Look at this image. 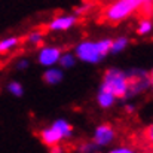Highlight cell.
I'll use <instances>...</instances> for the list:
<instances>
[{
    "instance_id": "cell-3",
    "label": "cell",
    "mask_w": 153,
    "mask_h": 153,
    "mask_svg": "<svg viewBox=\"0 0 153 153\" xmlns=\"http://www.w3.org/2000/svg\"><path fill=\"white\" fill-rule=\"evenodd\" d=\"M42 143L48 147H51L53 144H59L61 141L70 140L73 137V126L68 123L67 119H55L49 126L43 128L39 134Z\"/></svg>"
},
{
    "instance_id": "cell-24",
    "label": "cell",
    "mask_w": 153,
    "mask_h": 153,
    "mask_svg": "<svg viewBox=\"0 0 153 153\" xmlns=\"http://www.w3.org/2000/svg\"><path fill=\"white\" fill-rule=\"evenodd\" d=\"M149 80H150V88L153 89V68H152V71L149 73Z\"/></svg>"
},
{
    "instance_id": "cell-20",
    "label": "cell",
    "mask_w": 153,
    "mask_h": 153,
    "mask_svg": "<svg viewBox=\"0 0 153 153\" xmlns=\"http://www.w3.org/2000/svg\"><path fill=\"white\" fill-rule=\"evenodd\" d=\"M89 4H86V3H83V4H80V6H77L76 9H74V15H83V13H86L88 10H89Z\"/></svg>"
},
{
    "instance_id": "cell-11",
    "label": "cell",
    "mask_w": 153,
    "mask_h": 153,
    "mask_svg": "<svg viewBox=\"0 0 153 153\" xmlns=\"http://www.w3.org/2000/svg\"><path fill=\"white\" fill-rule=\"evenodd\" d=\"M77 62V58L74 55V52H61V56H59V61H58V65L62 68V70H70L76 65Z\"/></svg>"
},
{
    "instance_id": "cell-15",
    "label": "cell",
    "mask_w": 153,
    "mask_h": 153,
    "mask_svg": "<svg viewBox=\"0 0 153 153\" xmlns=\"http://www.w3.org/2000/svg\"><path fill=\"white\" fill-rule=\"evenodd\" d=\"M6 89H7V92L12 95V97H22L24 95V86L19 83V82H16V80H12V82H9L7 83V86H6Z\"/></svg>"
},
{
    "instance_id": "cell-7",
    "label": "cell",
    "mask_w": 153,
    "mask_h": 153,
    "mask_svg": "<svg viewBox=\"0 0 153 153\" xmlns=\"http://www.w3.org/2000/svg\"><path fill=\"white\" fill-rule=\"evenodd\" d=\"M61 49L58 46H51V45H46V46H42L39 52H37V62L48 68V67H53V65H58V61H59V56H61Z\"/></svg>"
},
{
    "instance_id": "cell-16",
    "label": "cell",
    "mask_w": 153,
    "mask_h": 153,
    "mask_svg": "<svg viewBox=\"0 0 153 153\" xmlns=\"http://www.w3.org/2000/svg\"><path fill=\"white\" fill-rule=\"evenodd\" d=\"M153 31V22L150 19H141L140 22H138V27H137V33L140 34V36H147V34H150Z\"/></svg>"
},
{
    "instance_id": "cell-2",
    "label": "cell",
    "mask_w": 153,
    "mask_h": 153,
    "mask_svg": "<svg viewBox=\"0 0 153 153\" xmlns=\"http://www.w3.org/2000/svg\"><path fill=\"white\" fill-rule=\"evenodd\" d=\"M100 88L107 89L116 98H126L128 97V92H129V79H128V74L125 71H122L120 68L111 67V68H108L104 73Z\"/></svg>"
},
{
    "instance_id": "cell-13",
    "label": "cell",
    "mask_w": 153,
    "mask_h": 153,
    "mask_svg": "<svg viewBox=\"0 0 153 153\" xmlns=\"http://www.w3.org/2000/svg\"><path fill=\"white\" fill-rule=\"evenodd\" d=\"M18 45H19V37H16V36L4 37L0 40V53H7V52L13 51Z\"/></svg>"
},
{
    "instance_id": "cell-1",
    "label": "cell",
    "mask_w": 153,
    "mask_h": 153,
    "mask_svg": "<svg viewBox=\"0 0 153 153\" xmlns=\"http://www.w3.org/2000/svg\"><path fill=\"white\" fill-rule=\"evenodd\" d=\"M110 39H100V40H82L76 45L74 55L77 61L86 64H100L102 59L110 53Z\"/></svg>"
},
{
    "instance_id": "cell-5",
    "label": "cell",
    "mask_w": 153,
    "mask_h": 153,
    "mask_svg": "<svg viewBox=\"0 0 153 153\" xmlns=\"http://www.w3.org/2000/svg\"><path fill=\"white\" fill-rule=\"evenodd\" d=\"M128 79H129V92H128V97L138 95V94H141V92H144V91H147L150 88L149 74L144 70H140V68L131 70V73L128 74Z\"/></svg>"
},
{
    "instance_id": "cell-10",
    "label": "cell",
    "mask_w": 153,
    "mask_h": 153,
    "mask_svg": "<svg viewBox=\"0 0 153 153\" xmlns=\"http://www.w3.org/2000/svg\"><path fill=\"white\" fill-rule=\"evenodd\" d=\"M116 100H117V98H116L111 92H108L107 89H104V88H100V89H98L97 102H98V105H100L101 108H110V107H113Z\"/></svg>"
},
{
    "instance_id": "cell-8",
    "label": "cell",
    "mask_w": 153,
    "mask_h": 153,
    "mask_svg": "<svg viewBox=\"0 0 153 153\" xmlns=\"http://www.w3.org/2000/svg\"><path fill=\"white\" fill-rule=\"evenodd\" d=\"M77 22L76 15H58L55 18H52L48 24V30L55 31V33H61V31H67L70 28H73Z\"/></svg>"
},
{
    "instance_id": "cell-21",
    "label": "cell",
    "mask_w": 153,
    "mask_h": 153,
    "mask_svg": "<svg viewBox=\"0 0 153 153\" xmlns=\"http://www.w3.org/2000/svg\"><path fill=\"white\" fill-rule=\"evenodd\" d=\"M146 138H147V141L153 146V123L152 125H149L147 129H146Z\"/></svg>"
},
{
    "instance_id": "cell-18",
    "label": "cell",
    "mask_w": 153,
    "mask_h": 153,
    "mask_svg": "<svg viewBox=\"0 0 153 153\" xmlns=\"http://www.w3.org/2000/svg\"><path fill=\"white\" fill-rule=\"evenodd\" d=\"M107 153H137V150H134L129 146H117V147L110 149Z\"/></svg>"
},
{
    "instance_id": "cell-12",
    "label": "cell",
    "mask_w": 153,
    "mask_h": 153,
    "mask_svg": "<svg viewBox=\"0 0 153 153\" xmlns=\"http://www.w3.org/2000/svg\"><path fill=\"white\" fill-rule=\"evenodd\" d=\"M129 45V39L126 36H119L116 39L111 40V45H110V53H120L123 52Z\"/></svg>"
},
{
    "instance_id": "cell-19",
    "label": "cell",
    "mask_w": 153,
    "mask_h": 153,
    "mask_svg": "<svg viewBox=\"0 0 153 153\" xmlns=\"http://www.w3.org/2000/svg\"><path fill=\"white\" fill-rule=\"evenodd\" d=\"M15 67H16V70H19V71H24V70H27V68L30 67V61H28L27 58H19V59L16 61Z\"/></svg>"
},
{
    "instance_id": "cell-23",
    "label": "cell",
    "mask_w": 153,
    "mask_h": 153,
    "mask_svg": "<svg viewBox=\"0 0 153 153\" xmlns=\"http://www.w3.org/2000/svg\"><path fill=\"white\" fill-rule=\"evenodd\" d=\"M125 111H126V113H134V111H135V105H134L132 102L125 104Z\"/></svg>"
},
{
    "instance_id": "cell-6",
    "label": "cell",
    "mask_w": 153,
    "mask_h": 153,
    "mask_svg": "<svg viewBox=\"0 0 153 153\" xmlns=\"http://www.w3.org/2000/svg\"><path fill=\"white\" fill-rule=\"evenodd\" d=\"M114 138H116V132H114V128L110 123H100L94 129L92 141L98 147H107V146H110L114 141Z\"/></svg>"
},
{
    "instance_id": "cell-25",
    "label": "cell",
    "mask_w": 153,
    "mask_h": 153,
    "mask_svg": "<svg viewBox=\"0 0 153 153\" xmlns=\"http://www.w3.org/2000/svg\"><path fill=\"white\" fill-rule=\"evenodd\" d=\"M144 3H150V1H153V0H143Z\"/></svg>"
},
{
    "instance_id": "cell-14",
    "label": "cell",
    "mask_w": 153,
    "mask_h": 153,
    "mask_svg": "<svg viewBox=\"0 0 153 153\" xmlns=\"http://www.w3.org/2000/svg\"><path fill=\"white\" fill-rule=\"evenodd\" d=\"M25 40H27V43L31 45V46H39V45H42V42H43V33L39 31V30L30 31V33L27 34Z\"/></svg>"
},
{
    "instance_id": "cell-22",
    "label": "cell",
    "mask_w": 153,
    "mask_h": 153,
    "mask_svg": "<svg viewBox=\"0 0 153 153\" xmlns=\"http://www.w3.org/2000/svg\"><path fill=\"white\" fill-rule=\"evenodd\" d=\"M49 153H64V149L59 144H53L49 147Z\"/></svg>"
},
{
    "instance_id": "cell-9",
    "label": "cell",
    "mask_w": 153,
    "mask_h": 153,
    "mask_svg": "<svg viewBox=\"0 0 153 153\" xmlns=\"http://www.w3.org/2000/svg\"><path fill=\"white\" fill-rule=\"evenodd\" d=\"M64 80V70L59 65H53V67H48L43 73V82L49 86H55L59 85Z\"/></svg>"
},
{
    "instance_id": "cell-4",
    "label": "cell",
    "mask_w": 153,
    "mask_h": 153,
    "mask_svg": "<svg viewBox=\"0 0 153 153\" xmlns=\"http://www.w3.org/2000/svg\"><path fill=\"white\" fill-rule=\"evenodd\" d=\"M141 4H144L143 0H116L105 9V19L110 22H120L131 16Z\"/></svg>"
},
{
    "instance_id": "cell-17",
    "label": "cell",
    "mask_w": 153,
    "mask_h": 153,
    "mask_svg": "<svg viewBox=\"0 0 153 153\" xmlns=\"http://www.w3.org/2000/svg\"><path fill=\"white\" fill-rule=\"evenodd\" d=\"M100 147L92 141V143H82L79 147H77V152L79 153H95Z\"/></svg>"
}]
</instances>
